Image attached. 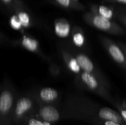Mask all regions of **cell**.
Wrapping results in <instances>:
<instances>
[{"mask_svg":"<svg viewBox=\"0 0 126 125\" xmlns=\"http://www.w3.org/2000/svg\"><path fill=\"white\" fill-rule=\"evenodd\" d=\"M63 111L64 119L77 118L94 125H103L104 121L111 120L126 125L119 112L108 107H100L86 100L72 101Z\"/></svg>","mask_w":126,"mask_h":125,"instance_id":"1","label":"cell"},{"mask_svg":"<svg viewBox=\"0 0 126 125\" xmlns=\"http://www.w3.org/2000/svg\"><path fill=\"white\" fill-rule=\"evenodd\" d=\"M38 102L32 93L17 97L12 115V125H19L26 119L35 114Z\"/></svg>","mask_w":126,"mask_h":125,"instance_id":"2","label":"cell"},{"mask_svg":"<svg viewBox=\"0 0 126 125\" xmlns=\"http://www.w3.org/2000/svg\"><path fill=\"white\" fill-rule=\"evenodd\" d=\"M17 97L13 86L4 83L0 88V125H12V115Z\"/></svg>","mask_w":126,"mask_h":125,"instance_id":"3","label":"cell"},{"mask_svg":"<svg viewBox=\"0 0 126 125\" xmlns=\"http://www.w3.org/2000/svg\"><path fill=\"white\" fill-rule=\"evenodd\" d=\"M35 115L50 124L57 123L63 119V110L59 109L55 104L38 103V108Z\"/></svg>","mask_w":126,"mask_h":125,"instance_id":"4","label":"cell"},{"mask_svg":"<svg viewBox=\"0 0 126 125\" xmlns=\"http://www.w3.org/2000/svg\"><path fill=\"white\" fill-rule=\"evenodd\" d=\"M80 78H81V80L83 83V84L89 90L97 93L99 95L103 97L105 99H107L109 101H110L111 102H113L111 99V97L109 96V94H108V93H106V91L104 90L103 88L100 87V85L98 80L92 73L83 71L81 74Z\"/></svg>","mask_w":126,"mask_h":125,"instance_id":"5","label":"cell"},{"mask_svg":"<svg viewBox=\"0 0 126 125\" xmlns=\"http://www.w3.org/2000/svg\"><path fill=\"white\" fill-rule=\"evenodd\" d=\"M32 94L38 104H55L59 97L58 91L49 87L42 88Z\"/></svg>","mask_w":126,"mask_h":125,"instance_id":"6","label":"cell"},{"mask_svg":"<svg viewBox=\"0 0 126 125\" xmlns=\"http://www.w3.org/2000/svg\"><path fill=\"white\" fill-rule=\"evenodd\" d=\"M90 22L94 27L103 31H109L113 27V24L109 19L101 16L99 14L92 15L90 18Z\"/></svg>","mask_w":126,"mask_h":125,"instance_id":"7","label":"cell"},{"mask_svg":"<svg viewBox=\"0 0 126 125\" xmlns=\"http://www.w3.org/2000/svg\"><path fill=\"white\" fill-rule=\"evenodd\" d=\"M55 32L60 38H66L70 32V25L64 19H59L55 23Z\"/></svg>","mask_w":126,"mask_h":125,"instance_id":"8","label":"cell"},{"mask_svg":"<svg viewBox=\"0 0 126 125\" xmlns=\"http://www.w3.org/2000/svg\"><path fill=\"white\" fill-rule=\"evenodd\" d=\"M108 49L110 55L117 63L123 64L126 62V57L123 52H122L120 48H119V46H117L116 44L110 43L108 47Z\"/></svg>","mask_w":126,"mask_h":125,"instance_id":"9","label":"cell"},{"mask_svg":"<svg viewBox=\"0 0 126 125\" xmlns=\"http://www.w3.org/2000/svg\"><path fill=\"white\" fill-rule=\"evenodd\" d=\"M76 59L79 63L80 69L86 72L92 73L94 71V64L92 61L85 55L80 54L76 56Z\"/></svg>","mask_w":126,"mask_h":125,"instance_id":"10","label":"cell"},{"mask_svg":"<svg viewBox=\"0 0 126 125\" xmlns=\"http://www.w3.org/2000/svg\"><path fill=\"white\" fill-rule=\"evenodd\" d=\"M21 44L23 48L32 52H36L38 49V45H39L38 42L35 39L32 38L27 35H24L22 38L21 41Z\"/></svg>","mask_w":126,"mask_h":125,"instance_id":"11","label":"cell"},{"mask_svg":"<svg viewBox=\"0 0 126 125\" xmlns=\"http://www.w3.org/2000/svg\"><path fill=\"white\" fill-rule=\"evenodd\" d=\"M19 125H52V124L44 121L35 115H33L26 119Z\"/></svg>","mask_w":126,"mask_h":125,"instance_id":"12","label":"cell"},{"mask_svg":"<svg viewBox=\"0 0 126 125\" xmlns=\"http://www.w3.org/2000/svg\"><path fill=\"white\" fill-rule=\"evenodd\" d=\"M67 65H68V67L69 69L74 73H76V74H78L80 72V67L79 66V63L75 58L74 57H69L67 59Z\"/></svg>","mask_w":126,"mask_h":125,"instance_id":"13","label":"cell"},{"mask_svg":"<svg viewBox=\"0 0 126 125\" xmlns=\"http://www.w3.org/2000/svg\"><path fill=\"white\" fill-rule=\"evenodd\" d=\"M17 15L22 24V27L24 28L28 27L30 25V17L29 14L25 11H19L17 13Z\"/></svg>","mask_w":126,"mask_h":125,"instance_id":"14","label":"cell"},{"mask_svg":"<svg viewBox=\"0 0 126 125\" xmlns=\"http://www.w3.org/2000/svg\"><path fill=\"white\" fill-rule=\"evenodd\" d=\"M97 14H99L101 16L106 18L109 20L113 17V11L106 6H100L97 9Z\"/></svg>","mask_w":126,"mask_h":125,"instance_id":"15","label":"cell"},{"mask_svg":"<svg viewBox=\"0 0 126 125\" xmlns=\"http://www.w3.org/2000/svg\"><path fill=\"white\" fill-rule=\"evenodd\" d=\"M10 27L15 29V30H21V28L23 27H22V24L17 15H13L10 17Z\"/></svg>","mask_w":126,"mask_h":125,"instance_id":"16","label":"cell"},{"mask_svg":"<svg viewBox=\"0 0 126 125\" xmlns=\"http://www.w3.org/2000/svg\"><path fill=\"white\" fill-rule=\"evenodd\" d=\"M73 43L77 46H82L84 44L85 42V38L83 35L80 32H76L74 34L73 38H72Z\"/></svg>","mask_w":126,"mask_h":125,"instance_id":"17","label":"cell"},{"mask_svg":"<svg viewBox=\"0 0 126 125\" xmlns=\"http://www.w3.org/2000/svg\"><path fill=\"white\" fill-rule=\"evenodd\" d=\"M115 105L121 117L126 123V101H123V102H122L121 104H115Z\"/></svg>","mask_w":126,"mask_h":125,"instance_id":"18","label":"cell"},{"mask_svg":"<svg viewBox=\"0 0 126 125\" xmlns=\"http://www.w3.org/2000/svg\"><path fill=\"white\" fill-rule=\"evenodd\" d=\"M59 4L64 7H69L71 4V0H55Z\"/></svg>","mask_w":126,"mask_h":125,"instance_id":"19","label":"cell"},{"mask_svg":"<svg viewBox=\"0 0 126 125\" xmlns=\"http://www.w3.org/2000/svg\"><path fill=\"white\" fill-rule=\"evenodd\" d=\"M103 125H123L120 123L114 122V121H111V120H106L103 122Z\"/></svg>","mask_w":126,"mask_h":125,"instance_id":"20","label":"cell"},{"mask_svg":"<svg viewBox=\"0 0 126 125\" xmlns=\"http://www.w3.org/2000/svg\"><path fill=\"white\" fill-rule=\"evenodd\" d=\"M4 4H6V5H10V4H12L13 3V1H14V0H1Z\"/></svg>","mask_w":126,"mask_h":125,"instance_id":"21","label":"cell"},{"mask_svg":"<svg viewBox=\"0 0 126 125\" xmlns=\"http://www.w3.org/2000/svg\"><path fill=\"white\" fill-rule=\"evenodd\" d=\"M116 1H119V2H120V3L126 4V0H116Z\"/></svg>","mask_w":126,"mask_h":125,"instance_id":"22","label":"cell"},{"mask_svg":"<svg viewBox=\"0 0 126 125\" xmlns=\"http://www.w3.org/2000/svg\"></svg>","mask_w":126,"mask_h":125,"instance_id":"23","label":"cell"}]
</instances>
